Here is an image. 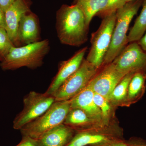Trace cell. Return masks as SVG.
Instances as JSON below:
<instances>
[{
	"label": "cell",
	"mask_w": 146,
	"mask_h": 146,
	"mask_svg": "<svg viewBox=\"0 0 146 146\" xmlns=\"http://www.w3.org/2000/svg\"><path fill=\"white\" fill-rule=\"evenodd\" d=\"M89 27L77 5L63 6L57 13L56 28L58 39L63 44L73 46L83 44L88 39Z\"/></svg>",
	"instance_id": "1"
},
{
	"label": "cell",
	"mask_w": 146,
	"mask_h": 146,
	"mask_svg": "<svg viewBox=\"0 0 146 146\" xmlns=\"http://www.w3.org/2000/svg\"><path fill=\"white\" fill-rule=\"evenodd\" d=\"M50 49L49 41L44 39L34 43L11 48L0 67L3 70H13L23 67L35 69L42 66Z\"/></svg>",
	"instance_id": "2"
},
{
	"label": "cell",
	"mask_w": 146,
	"mask_h": 146,
	"mask_svg": "<svg viewBox=\"0 0 146 146\" xmlns=\"http://www.w3.org/2000/svg\"><path fill=\"white\" fill-rule=\"evenodd\" d=\"M143 0L127 3L116 11V22L111 43L105 56L103 64L112 63L128 43L127 33L131 22L142 5Z\"/></svg>",
	"instance_id": "3"
},
{
	"label": "cell",
	"mask_w": 146,
	"mask_h": 146,
	"mask_svg": "<svg viewBox=\"0 0 146 146\" xmlns=\"http://www.w3.org/2000/svg\"><path fill=\"white\" fill-rule=\"evenodd\" d=\"M70 109V100L56 101L43 115L21 129L22 136L39 140L53 129L63 124Z\"/></svg>",
	"instance_id": "4"
},
{
	"label": "cell",
	"mask_w": 146,
	"mask_h": 146,
	"mask_svg": "<svg viewBox=\"0 0 146 146\" xmlns=\"http://www.w3.org/2000/svg\"><path fill=\"white\" fill-rule=\"evenodd\" d=\"M116 11L105 16L98 30L91 36V47L86 59L98 69L103 64L111 43L116 24Z\"/></svg>",
	"instance_id": "5"
},
{
	"label": "cell",
	"mask_w": 146,
	"mask_h": 146,
	"mask_svg": "<svg viewBox=\"0 0 146 146\" xmlns=\"http://www.w3.org/2000/svg\"><path fill=\"white\" fill-rule=\"evenodd\" d=\"M56 102L54 97L46 93L31 91L23 99L24 108L13 122V128L21 130L25 125L43 115Z\"/></svg>",
	"instance_id": "6"
},
{
	"label": "cell",
	"mask_w": 146,
	"mask_h": 146,
	"mask_svg": "<svg viewBox=\"0 0 146 146\" xmlns=\"http://www.w3.org/2000/svg\"><path fill=\"white\" fill-rule=\"evenodd\" d=\"M95 66L84 59L79 68L60 86L53 95L56 101L70 100L84 89L96 74Z\"/></svg>",
	"instance_id": "7"
},
{
	"label": "cell",
	"mask_w": 146,
	"mask_h": 146,
	"mask_svg": "<svg viewBox=\"0 0 146 146\" xmlns=\"http://www.w3.org/2000/svg\"><path fill=\"white\" fill-rule=\"evenodd\" d=\"M118 72L125 76L130 73H146V52L133 42L127 45L112 62Z\"/></svg>",
	"instance_id": "8"
},
{
	"label": "cell",
	"mask_w": 146,
	"mask_h": 146,
	"mask_svg": "<svg viewBox=\"0 0 146 146\" xmlns=\"http://www.w3.org/2000/svg\"><path fill=\"white\" fill-rule=\"evenodd\" d=\"M124 76L118 72L111 63L94 76L88 84L94 93L101 95L108 100L113 90Z\"/></svg>",
	"instance_id": "9"
},
{
	"label": "cell",
	"mask_w": 146,
	"mask_h": 146,
	"mask_svg": "<svg viewBox=\"0 0 146 146\" xmlns=\"http://www.w3.org/2000/svg\"><path fill=\"white\" fill-rule=\"evenodd\" d=\"M87 50V47H84L69 60L60 64L58 72L45 93L52 96L54 95L62 84L79 68Z\"/></svg>",
	"instance_id": "10"
},
{
	"label": "cell",
	"mask_w": 146,
	"mask_h": 146,
	"mask_svg": "<svg viewBox=\"0 0 146 146\" xmlns=\"http://www.w3.org/2000/svg\"><path fill=\"white\" fill-rule=\"evenodd\" d=\"M27 12L21 18L18 25L17 47L39 41V22L35 14Z\"/></svg>",
	"instance_id": "11"
},
{
	"label": "cell",
	"mask_w": 146,
	"mask_h": 146,
	"mask_svg": "<svg viewBox=\"0 0 146 146\" xmlns=\"http://www.w3.org/2000/svg\"><path fill=\"white\" fill-rule=\"evenodd\" d=\"M30 11L26 0H16L5 12L7 33L10 40L17 47V33L19 22L25 13Z\"/></svg>",
	"instance_id": "12"
},
{
	"label": "cell",
	"mask_w": 146,
	"mask_h": 146,
	"mask_svg": "<svg viewBox=\"0 0 146 146\" xmlns=\"http://www.w3.org/2000/svg\"><path fill=\"white\" fill-rule=\"evenodd\" d=\"M94 92L88 84L87 86L79 94L70 100L71 108H79L83 110L91 118L100 121L102 113L94 100Z\"/></svg>",
	"instance_id": "13"
},
{
	"label": "cell",
	"mask_w": 146,
	"mask_h": 146,
	"mask_svg": "<svg viewBox=\"0 0 146 146\" xmlns=\"http://www.w3.org/2000/svg\"><path fill=\"white\" fill-rule=\"evenodd\" d=\"M73 129L64 123L58 126L39 139L43 146H66L72 140Z\"/></svg>",
	"instance_id": "14"
},
{
	"label": "cell",
	"mask_w": 146,
	"mask_h": 146,
	"mask_svg": "<svg viewBox=\"0 0 146 146\" xmlns=\"http://www.w3.org/2000/svg\"><path fill=\"white\" fill-rule=\"evenodd\" d=\"M112 142L108 136L103 134L83 131L74 136L66 146H99Z\"/></svg>",
	"instance_id": "15"
},
{
	"label": "cell",
	"mask_w": 146,
	"mask_h": 146,
	"mask_svg": "<svg viewBox=\"0 0 146 146\" xmlns=\"http://www.w3.org/2000/svg\"><path fill=\"white\" fill-rule=\"evenodd\" d=\"M108 0H77V5L83 12L86 25L89 27L92 18L104 10Z\"/></svg>",
	"instance_id": "16"
},
{
	"label": "cell",
	"mask_w": 146,
	"mask_h": 146,
	"mask_svg": "<svg viewBox=\"0 0 146 146\" xmlns=\"http://www.w3.org/2000/svg\"><path fill=\"white\" fill-rule=\"evenodd\" d=\"M146 73L138 72L133 74L128 88L127 96L129 101L134 102L143 94L145 88Z\"/></svg>",
	"instance_id": "17"
},
{
	"label": "cell",
	"mask_w": 146,
	"mask_h": 146,
	"mask_svg": "<svg viewBox=\"0 0 146 146\" xmlns=\"http://www.w3.org/2000/svg\"><path fill=\"white\" fill-rule=\"evenodd\" d=\"M142 5L141 13L128 35V42H138L146 31V0H143Z\"/></svg>",
	"instance_id": "18"
},
{
	"label": "cell",
	"mask_w": 146,
	"mask_h": 146,
	"mask_svg": "<svg viewBox=\"0 0 146 146\" xmlns=\"http://www.w3.org/2000/svg\"><path fill=\"white\" fill-rule=\"evenodd\" d=\"M90 121L87 114L79 108H71L66 116L63 123L69 126L85 125Z\"/></svg>",
	"instance_id": "19"
},
{
	"label": "cell",
	"mask_w": 146,
	"mask_h": 146,
	"mask_svg": "<svg viewBox=\"0 0 146 146\" xmlns=\"http://www.w3.org/2000/svg\"><path fill=\"white\" fill-rule=\"evenodd\" d=\"M134 74L130 73L124 76L113 90L110 100L114 101L120 102L125 99L127 94L129 82Z\"/></svg>",
	"instance_id": "20"
},
{
	"label": "cell",
	"mask_w": 146,
	"mask_h": 146,
	"mask_svg": "<svg viewBox=\"0 0 146 146\" xmlns=\"http://www.w3.org/2000/svg\"><path fill=\"white\" fill-rule=\"evenodd\" d=\"M13 46H15L10 40L5 29L0 28V62L4 60Z\"/></svg>",
	"instance_id": "21"
},
{
	"label": "cell",
	"mask_w": 146,
	"mask_h": 146,
	"mask_svg": "<svg viewBox=\"0 0 146 146\" xmlns=\"http://www.w3.org/2000/svg\"><path fill=\"white\" fill-rule=\"evenodd\" d=\"M94 100L101 112L102 117L105 119L107 118L110 111V106L108 100L101 95L94 93Z\"/></svg>",
	"instance_id": "22"
},
{
	"label": "cell",
	"mask_w": 146,
	"mask_h": 146,
	"mask_svg": "<svg viewBox=\"0 0 146 146\" xmlns=\"http://www.w3.org/2000/svg\"><path fill=\"white\" fill-rule=\"evenodd\" d=\"M127 3V0H108V4L106 8L99 13L104 17L108 14L117 11L119 9L122 7Z\"/></svg>",
	"instance_id": "23"
},
{
	"label": "cell",
	"mask_w": 146,
	"mask_h": 146,
	"mask_svg": "<svg viewBox=\"0 0 146 146\" xmlns=\"http://www.w3.org/2000/svg\"><path fill=\"white\" fill-rule=\"evenodd\" d=\"M16 146H43L39 140L23 136L21 142Z\"/></svg>",
	"instance_id": "24"
},
{
	"label": "cell",
	"mask_w": 146,
	"mask_h": 146,
	"mask_svg": "<svg viewBox=\"0 0 146 146\" xmlns=\"http://www.w3.org/2000/svg\"><path fill=\"white\" fill-rule=\"evenodd\" d=\"M16 0H0V7L5 12Z\"/></svg>",
	"instance_id": "25"
},
{
	"label": "cell",
	"mask_w": 146,
	"mask_h": 146,
	"mask_svg": "<svg viewBox=\"0 0 146 146\" xmlns=\"http://www.w3.org/2000/svg\"><path fill=\"white\" fill-rule=\"evenodd\" d=\"M0 28H6L5 13L0 7Z\"/></svg>",
	"instance_id": "26"
},
{
	"label": "cell",
	"mask_w": 146,
	"mask_h": 146,
	"mask_svg": "<svg viewBox=\"0 0 146 146\" xmlns=\"http://www.w3.org/2000/svg\"><path fill=\"white\" fill-rule=\"evenodd\" d=\"M128 145L129 146H146V142L141 140H135L131 141Z\"/></svg>",
	"instance_id": "27"
},
{
	"label": "cell",
	"mask_w": 146,
	"mask_h": 146,
	"mask_svg": "<svg viewBox=\"0 0 146 146\" xmlns=\"http://www.w3.org/2000/svg\"><path fill=\"white\" fill-rule=\"evenodd\" d=\"M137 42L141 48L146 52V31L141 39Z\"/></svg>",
	"instance_id": "28"
},
{
	"label": "cell",
	"mask_w": 146,
	"mask_h": 146,
	"mask_svg": "<svg viewBox=\"0 0 146 146\" xmlns=\"http://www.w3.org/2000/svg\"><path fill=\"white\" fill-rule=\"evenodd\" d=\"M98 146H129L128 144L124 143L121 142H111V143H108L104 144V145H101Z\"/></svg>",
	"instance_id": "29"
},
{
	"label": "cell",
	"mask_w": 146,
	"mask_h": 146,
	"mask_svg": "<svg viewBox=\"0 0 146 146\" xmlns=\"http://www.w3.org/2000/svg\"><path fill=\"white\" fill-rule=\"evenodd\" d=\"M133 1V0H127V3L128 2L131 1Z\"/></svg>",
	"instance_id": "30"
}]
</instances>
